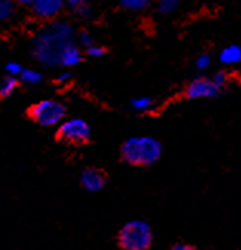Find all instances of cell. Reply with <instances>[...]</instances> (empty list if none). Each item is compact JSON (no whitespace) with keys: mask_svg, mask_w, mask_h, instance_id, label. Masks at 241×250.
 Instances as JSON below:
<instances>
[{"mask_svg":"<svg viewBox=\"0 0 241 250\" xmlns=\"http://www.w3.org/2000/svg\"><path fill=\"white\" fill-rule=\"evenodd\" d=\"M223 64H238L241 63V46L240 45H227L220 51L218 56Z\"/></svg>","mask_w":241,"mask_h":250,"instance_id":"11","label":"cell"},{"mask_svg":"<svg viewBox=\"0 0 241 250\" xmlns=\"http://www.w3.org/2000/svg\"><path fill=\"white\" fill-rule=\"evenodd\" d=\"M63 8L65 3L62 0H32V3L29 6L31 13L43 20H52L59 17Z\"/></svg>","mask_w":241,"mask_h":250,"instance_id":"7","label":"cell"},{"mask_svg":"<svg viewBox=\"0 0 241 250\" xmlns=\"http://www.w3.org/2000/svg\"><path fill=\"white\" fill-rule=\"evenodd\" d=\"M17 88V82L14 77H5L2 80V83H0V97H3V99H6V97H9L11 94L14 92V89Z\"/></svg>","mask_w":241,"mask_h":250,"instance_id":"15","label":"cell"},{"mask_svg":"<svg viewBox=\"0 0 241 250\" xmlns=\"http://www.w3.org/2000/svg\"><path fill=\"white\" fill-rule=\"evenodd\" d=\"M77 39H79V43L83 46V48H91L95 45V39L92 36V32H89L88 29H82L79 31V34H77Z\"/></svg>","mask_w":241,"mask_h":250,"instance_id":"18","label":"cell"},{"mask_svg":"<svg viewBox=\"0 0 241 250\" xmlns=\"http://www.w3.org/2000/svg\"><path fill=\"white\" fill-rule=\"evenodd\" d=\"M66 6L69 8V11L75 17H79L82 20H91L95 17V11H94L92 5L85 2V0H71V2H68Z\"/></svg>","mask_w":241,"mask_h":250,"instance_id":"9","label":"cell"},{"mask_svg":"<svg viewBox=\"0 0 241 250\" xmlns=\"http://www.w3.org/2000/svg\"><path fill=\"white\" fill-rule=\"evenodd\" d=\"M71 77H72V74H71L69 71L62 72V74H59V75H57V83H66V82H69V80H71Z\"/></svg>","mask_w":241,"mask_h":250,"instance_id":"24","label":"cell"},{"mask_svg":"<svg viewBox=\"0 0 241 250\" xmlns=\"http://www.w3.org/2000/svg\"><path fill=\"white\" fill-rule=\"evenodd\" d=\"M14 14V3L8 2V0H0V23L11 19Z\"/></svg>","mask_w":241,"mask_h":250,"instance_id":"17","label":"cell"},{"mask_svg":"<svg viewBox=\"0 0 241 250\" xmlns=\"http://www.w3.org/2000/svg\"><path fill=\"white\" fill-rule=\"evenodd\" d=\"M178 5L180 3L177 2V0H161V2L157 5V11L161 16H168V14L175 13V9L178 8Z\"/></svg>","mask_w":241,"mask_h":250,"instance_id":"16","label":"cell"},{"mask_svg":"<svg viewBox=\"0 0 241 250\" xmlns=\"http://www.w3.org/2000/svg\"><path fill=\"white\" fill-rule=\"evenodd\" d=\"M80 184L86 192H98L105 188L106 175L102 169L97 167H86L80 175Z\"/></svg>","mask_w":241,"mask_h":250,"instance_id":"8","label":"cell"},{"mask_svg":"<svg viewBox=\"0 0 241 250\" xmlns=\"http://www.w3.org/2000/svg\"><path fill=\"white\" fill-rule=\"evenodd\" d=\"M169 250H197L194 246L191 244H186V243H177V244H174Z\"/></svg>","mask_w":241,"mask_h":250,"instance_id":"23","label":"cell"},{"mask_svg":"<svg viewBox=\"0 0 241 250\" xmlns=\"http://www.w3.org/2000/svg\"><path fill=\"white\" fill-rule=\"evenodd\" d=\"M221 92V89L212 82V79L207 77H197L189 82L186 86L184 95L189 100H198V99H215Z\"/></svg>","mask_w":241,"mask_h":250,"instance_id":"6","label":"cell"},{"mask_svg":"<svg viewBox=\"0 0 241 250\" xmlns=\"http://www.w3.org/2000/svg\"><path fill=\"white\" fill-rule=\"evenodd\" d=\"M122 158L132 166H152L161 157V143L151 135H135L125 140L120 149Z\"/></svg>","mask_w":241,"mask_h":250,"instance_id":"2","label":"cell"},{"mask_svg":"<svg viewBox=\"0 0 241 250\" xmlns=\"http://www.w3.org/2000/svg\"><path fill=\"white\" fill-rule=\"evenodd\" d=\"M20 79L26 84H39L42 82V74L36 69H23V72L20 74Z\"/></svg>","mask_w":241,"mask_h":250,"instance_id":"14","label":"cell"},{"mask_svg":"<svg viewBox=\"0 0 241 250\" xmlns=\"http://www.w3.org/2000/svg\"><path fill=\"white\" fill-rule=\"evenodd\" d=\"M80 62H82V52H80L79 46L72 42L71 45H68L62 52L60 64L62 66H66V68H72V66H77Z\"/></svg>","mask_w":241,"mask_h":250,"instance_id":"10","label":"cell"},{"mask_svg":"<svg viewBox=\"0 0 241 250\" xmlns=\"http://www.w3.org/2000/svg\"><path fill=\"white\" fill-rule=\"evenodd\" d=\"M149 6V0H123L120 3V8H123L131 13H141Z\"/></svg>","mask_w":241,"mask_h":250,"instance_id":"12","label":"cell"},{"mask_svg":"<svg viewBox=\"0 0 241 250\" xmlns=\"http://www.w3.org/2000/svg\"><path fill=\"white\" fill-rule=\"evenodd\" d=\"M72 36L74 29L69 21L54 20L48 26L42 28L32 39V56L48 68L59 66L62 52L74 42Z\"/></svg>","mask_w":241,"mask_h":250,"instance_id":"1","label":"cell"},{"mask_svg":"<svg viewBox=\"0 0 241 250\" xmlns=\"http://www.w3.org/2000/svg\"><path fill=\"white\" fill-rule=\"evenodd\" d=\"M5 71L8 72V77H16V75H20L23 72V68H22L17 62H9V63H6Z\"/></svg>","mask_w":241,"mask_h":250,"instance_id":"20","label":"cell"},{"mask_svg":"<svg viewBox=\"0 0 241 250\" xmlns=\"http://www.w3.org/2000/svg\"><path fill=\"white\" fill-rule=\"evenodd\" d=\"M131 106H132L137 112H148L154 107V100H152L151 97H135V99L131 102Z\"/></svg>","mask_w":241,"mask_h":250,"instance_id":"13","label":"cell"},{"mask_svg":"<svg viewBox=\"0 0 241 250\" xmlns=\"http://www.w3.org/2000/svg\"><path fill=\"white\" fill-rule=\"evenodd\" d=\"M211 63H212V59L209 54H200L198 57H197L195 60V66L197 69H200V71H206L207 68L211 66Z\"/></svg>","mask_w":241,"mask_h":250,"instance_id":"19","label":"cell"},{"mask_svg":"<svg viewBox=\"0 0 241 250\" xmlns=\"http://www.w3.org/2000/svg\"><path fill=\"white\" fill-rule=\"evenodd\" d=\"M152 229L143 220L128 221L118 232V244L123 250H148L152 244Z\"/></svg>","mask_w":241,"mask_h":250,"instance_id":"3","label":"cell"},{"mask_svg":"<svg viewBox=\"0 0 241 250\" xmlns=\"http://www.w3.org/2000/svg\"><path fill=\"white\" fill-rule=\"evenodd\" d=\"M65 115H66V107L63 103L57 100H42L29 107V117L37 125L51 127V126H60L65 122Z\"/></svg>","mask_w":241,"mask_h":250,"instance_id":"4","label":"cell"},{"mask_svg":"<svg viewBox=\"0 0 241 250\" xmlns=\"http://www.w3.org/2000/svg\"><path fill=\"white\" fill-rule=\"evenodd\" d=\"M57 137H59V140L65 141V143L80 145V143H85V141L89 140L91 127L83 118H79V117L68 118V120H65L59 126Z\"/></svg>","mask_w":241,"mask_h":250,"instance_id":"5","label":"cell"},{"mask_svg":"<svg viewBox=\"0 0 241 250\" xmlns=\"http://www.w3.org/2000/svg\"><path fill=\"white\" fill-rule=\"evenodd\" d=\"M212 82L218 86V88H223V86L226 84V82H227V77H226V74L223 72V71H218L214 77H212Z\"/></svg>","mask_w":241,"mask_h":250,"instance_id":"22","label":"cell"},{"mask_svg":"<svg viewBox=\"0 0 241 250\" xmlns=\"http://www.w3.org/2000/svg\"><path fill=\"white\" fill-rule=\"evenodd\" d=\"M86 54H88L89 57H94V59L103 57V56H105V48L98 46V45H94V46H91V48H88V49H86Z\"/></svg>","mask_w":241,"mask_h":250,"instance_id":"21","label":"cell"}]
</instances>
